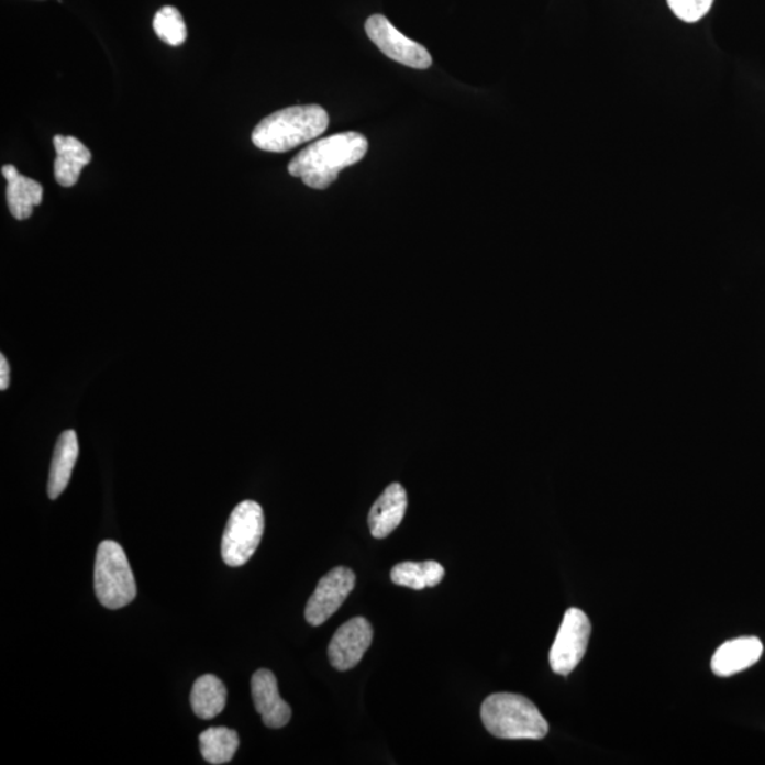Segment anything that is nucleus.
<instances>
[{"label": "nucleus", "instance_id": "f257e3e1", "mask_svg": "<svg viewBox=\"0 0 765 765\" xmlns=\"http://www.w3.org/2000/svg\"><path fill=\"white\" fill-rule=\"evenodd\" d=\"M369 142L359 132H343L307 146L289 162L288 171L308 188L325 190L343 169L365 158Z\"/></svg>", "mask_w": 765, "mask_h": 765}, {"label": "nucleus", "instance_id": "f03ea898", "mask_svg": "<svg viewBox=\"0 0 765 765\" xmlns=\"http://www.w3.org/2000/svg\"><path fill=\"white\" fill-rule=\"evenodd\" d=\"M328 125L330 115L322 107H288L264 118L254 127L252 140L258 149L284 154L318 138Z\"/></svg>", "mask_w": 765, "mask_h": 765}, {"label": "nucleus", "instance_id": "7ed1b4c3", "mask_svg": "<svg viewBox=\"0 0 765 765\" xmlns=\"http://www.w3.org/2000/svg\"><path fill=\"white\" fill-rule=\"evenodd\" d=\"M485 729L505 740H542L548 733L547 720L532 700L521 695L495 694L480 706Z\"/></svg>", "mask_w": 765, "mask_h": 765}, {"label": "nucleus", "instance_id": "20e7f679", "mask_svg": "<svg viewBox=\"0 0 765 765\" xmlns=\"http://www.w3.org/2000/svg\"><path fill=\"white\" fill-rule=\"evenodd\" d=\"M98 601L108 610H120L136 597V583L124 548L114 541L98 546L95 567Z\"/></svg>", "mask_w": 765, "mask_h": 765}, {"label": "nucleus", "instance_id": "39448f33", "mask_svg": "<svg viewBox=\"0 0 765 765\" xmlns=\"http://www.w3.org/2000/svg\"><path fill=\"white\" fill-rule=\"evenodd\" d=\"M264 512L262 505L244 500L233 509L225 524L222 541V557L230 567L244 566L262 543Z\"/></svg>", "mask_w": 765, "mask_h": 765}, {"label": "nucleus", "instance_id": "423d86ee", "mask_svg": "<svg viewBox=\"0 0 765 765\" xmlns=\"http://www.w3.org/2000/svg\"><path fill=\"white\" fill-rule=\"evenodd\" d=\"M590 634L591 624L585 612L578 608L567 610L548 655L554 674L567 676L577 668L585 658Z\"/></svg>", "mask_w": 765, "mask_h": 765}, {"label": "nucleus", "instance_id": "0eeeda50", "mask_svg": "<svg viewBox=\"0 0 765 765\" xmlns=\"http://www.w3.org/2000/svg\"><path fill=\"white\" fill-rule=\"evenodd\" d=\"M365 29L370 41L391 60L417 70H426L433 64V57L424 46L406 37L381 14L367 19Z\"/></svg>", "mask_w": 765, "mask_h": 765}, {"label": "nucleus", "instance_id": "6e6552de", "mask_svg": "<svg viewBox=\"0 0 765 765\" xmlns=\"http://www.w3.org/2000/svg\"><path fill=\"white\" fill-rule=\"evenodd\" d=\"M355 585V573L347 567H335L323 576L306 608L308 624L312 627L325 624L340 610Z\"/></svg>", "mask_w": 765, "mask_h": 765}, {"label": "nucleus", "instance_id": "1a4fd4ad", "mask_svg": "<svg viewBox=\"0 0 765 765\" xmlns=\"http://www.w3.org/2000/svg\"><path fill=\"white\" fill-rule=\"evenodd\" d=\"M373 628L363 617H355L345 622L333 635L328 656L336 670L345 672L355 668L370 648Z\"/></svg>", "mask_w": 765, "mask_h": 765}, {"label": "nucleus", "instance_id": "9d476101", "mask_svg": "<svg viewBox=\"0 0 765 765\" xmlns=\"http://www.w3.org/2000/svg\"><path fill=\"white\" fill-rule=\"evenodd\" d=\"M252 694L255 710L262 714L269 729H282L291 720L292 710L279 696L276 675L268 669L255 672L252 679Z\"/></svg>", "mask_w": 765, "mask_h": 765}, {"label": "nucleus", "instance_id": "9b49d317", "mask_svg": "<svg viewBox=\"0 0 765 765\" xmlns=\"http://www.w3.org/2000/svg\"><path fill=\"white\" fill-rule=\"evenodd\" d=\"M763 642L755 636H743L724 642L712 658V670L720 678H729L752 668L763 655Z\"/></svg>", "mask_w": 765, "mask_h": 765}, {"label": "nucleus", "instance_id": "f8f14e48", "mask_svg": "<svg viewBox=\"0 0 765 765\" xmlns=\"http://www.w3.org/2000/svg\"><path fill=\"white\" fill-rule=\"evenodd\" d=\"M407 510V492L400 484H391L373 503L369 529L373 537L385 539L400 526Z\"/></svg>", "mask_w": 765, "mask_h": 765}, {"label": "nucleus", "instance_id": "ddd939ff", "mask_svg": "<svg viewBox=\"0 0 765 765\" xmlns=\"http://www.w3.org/2000/svg\"><path fill=\"white\" fill-rule=\"evenodd\" d=\"M56 149L54 178L63 188H71L80 179L81 170L91 162V152L75 136L56 135L53 140Z\"/></svg>", "mask_w": 765, "mask_h": 765}, {"label": "nucleus", "instance_id": "4468645a", "mask_svg": "<svg viewBox=\"0 0 765 765\" xmlns=\"http://www.w3.org/2000/svg\"><path fill=\"white\" fill-rule=\"evenodd\" d=\"M2 175L8 181L7 199L13 218L18 220L31 218L33 209L42 204L43 186L19 174L13 165H4Z\"/></svg>", "mask_w": 765, "mask_h": 765}, {"label": "nucleus", "instance_id": "2eb2a0df", "mask_svg": "<svg viewBox=\"0 0 765 765\" xmlns=\"http://www.w3.org/2000/svg\"><path fill=\"white\" fill-rule=\"evenodd\" d=\"M78 440L75 430H67L58 436L48 475V498L57 499L70 483L73 469L78 458Z\"/></svg>", "mask_w": 765, "mask_h": 765}, {"label": "nucleus", "instance_id": "dca6fc26", "mask_svg": "<svg viewBox=\"0 0 765 765\" xmlns=\"http://www.w3.org/2000/svg\"><path fill=\"white\" fill-rule=\"evenodd\" d=\"M225 700H228V689L218 676H200L191 688V709L200 719L210 720L222 713Z\"/></svg>", "mask_w": 765, "mask_h": 765}, {"label": "nucleus", "instance_id": "f3484780", "mask_svg": "<svg viewBox=\"0 0 765 765\" xmlns=\"http://www.w3.org/2000/svg\"><path fill=\"white\" fill-rule=\"evenodd\" d=\"M445 576L444 567L436 562H404L391 568V581L397 586L425 590L439 586Z\"/></svg>", "mask_w": 765, "mask_h": 765}, {"label": "nucleus", "instance_id": "a211bd4d", "mask_svg": "<svg viewBox=\"0 0 765 765\" xmlns=\"http://www.w3.org/2000/svg\"><path fill=\"white\" fill-rule=\"evenodd\" d=\"M200 753L209 764L232 762L240 745L237 732L228 728H212L199 735Z\"/></svg>", "mask_w": 765, "mask_h": 765}, {"label": "nucleus", "instance_id": "6ab92c4d", "mask_svg": "<svg viewBox=\"0 0 765 765\" xmlns=\"http://www.w3.org/2000/svg\"><path fill=\"white\" fill-rule=\"evenodd\" d=\"M154 31L162 42L169 46H180L188 38V27L178 9L174 7L162 8L154 18Z\"/></svg>", "mask_w": 765, "mask_h": 765}, {"label": "nucleus", "instance_id": "aec40b11", "mask_svg": "<svg viewBox=\"0 0 765 765\" xmlns=\"http://www.w3.org/2000/svg\"><path fill=\"white\" fill-rule=\"evenodd\" d=\"M714 0H668L670 11L686 23H696L703 19L713 7Z\"/></svg>", "mask_w": 765, "mask_h": 765}, {"label": "nucleus", "instance_id": "412c9836", "mask_svg": "<svg viewBox=\"0 0 765 765\" xmlns=\"http://www.w3.org/2000/svg\"><path fill=\"white\" fill-rule=\"evenodd\" d=\"M9 382H11V367H9L7 357L2 355L0 356V390H7Z\"/></svg>", "mask_w": 765, "mask_h": 765}]
</instances>
